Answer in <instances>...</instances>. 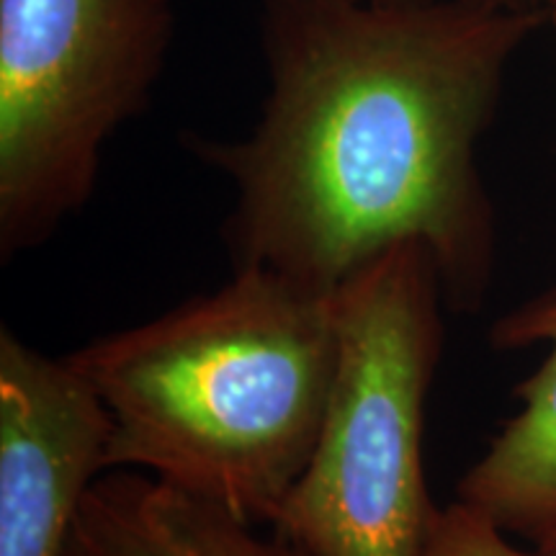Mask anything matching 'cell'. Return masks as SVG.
Here are the masks:
<instances>
[{
    "label": "cell",
    "mask_w": 556,
    "mask_h": 556,
    "mask_svg": "<svg viewBox=\"0 0 556 556\" xmlns=\"http://www.w3.org/2000/svg\"><path fill=\"white\" fill-rule=\"evenodd\" d=\"M539 21L492 0H261L258 122L240 139L186 137L235 189V268L332 294L417 242L467 299L490 242L477 139Z\"/></svg>",
    "instance_id": "6da1fadb"
},
{
    "label": "cell",
    "mask_w": 556,
    "mask_h": 556,
    "mask_svg": "<svg viewBox=\"0 0 556 556\" xmlns=\"http://www.w3.org/2000/svg\"><path fill=\"white\" fill-rule=\"evenodd\" d=\"M338 348L336 291L235 268L217 291L67 358L111 415L106 471H144L258 526L309 464Z\"/></svg>",
    "instance_id": "7a4b0ae2"
},
{
    "label": "cell",
    "mask_w": 556,
    "mask_h": 556,
    "mask_svg": "<svg viewBox=\"0 0 556 556\" xmlns=\"http://www.w3.org/2000/svg\"><path fill=\"white\" fill-rule=\"evenodd\" d=\"M438 266L417 242L387 250L336 291L338 368L317 446L276 510L312 556H428L438 513L422 467L441 345Z\"/></svg>",
    "instance_id": "3957f363"
},
{
    "label": "cell",
    "mask_w": 556,
    "mask_h": 556,
    "mask_svg": "<svg viewBox=\"0 0 556 556\" xmlns=\"http://www.w3.org/2000/svg\"><path fill=\"white\" fill-rule=\"evenodd\" d=\"M176 0H0V258L93 197L103 148L150 103Z\"/></svg>",
    "instance_id": "277c9868"
},
{
    "label": "cell",
    "mask_w": 556,
    "mask_h": 556,
    "mask_svg": "<svg viewBox=\"0 0 556 556\" xmlns=\"http://www.w3.org/2000/svg\"><path fill=\"white\" fill-rule=\"evenodd\" d=\"M111 415L70 364L0 330V556H62L106 475Z\"/></svg>",
    "instance_id": "5b68a950"
},
{
    "label": "cell",
    "mask_w": 556,
    "mask_h": 556,
    "mask_svg": "<svg viewBox=\"0 0 556 556\" xmlns=\"http://www.w3.org/2000/svg\"><path fill=\"white\" fill-rule=\"evenodd\" d=\"M62 556H312L281 533L261 536L255 523L144 471L99 477L83 500Z\"/></svg>",
    "instance_id": "8992f818"
},
{
    "label": "cell",
    "mask_w": 556,
    "mask_h": 556,
    "mask_svg": "<svg viewBox=\"0 0 556 556\" xmlns=\"http://www.w3.org/2000/svg\"><path fill=\"white\" fill-rule=\"evenodd\" d=\"M505 343L548 340L544 366L523 387V409L464 477L462 503L503 528L556 531V296L503 325Z\"/></svg>",
    "instance_id": "52a82bcc"
},
{
    "label": "cell",
    "mask_w": 556,
    "mask_h": 556,
    "mask_svg": "<svg viewBox=\"0 0 556 556\" xmlns=\"http://www.w3.org/2000/svg\"><path fill=\"white\" fill-rule=\"evenodd\" d=\"M428 556H528L505 541L503 528L462 503L438 513Z\"/></svg>",
    "instance_id": "ba28073f"
},
{
    "label": "cell",
    "mask_w": 556,
    "mask_h": 556,
    "mask_svg": "<svg viewBox=\"0 0 556 556\" xmlns=\"http://www.w3.org/2000/svg\"><path fill=\"white\" fill-rule=\"evenodd\" d=\"M541 556H556V531L544 536V544H541Z\"/></svg>",
    "instance_id": "9c48e42d"
},
{
    "label": "cell",
    "mask_w": 556,
    "mask_h": 556,
    "mask_svg": "<svg viewBox=\"0 0 556 556\" xmlns=\"http://www.w3.org/2000/svg\"><path fill=\"white\" fill-rule=\"evenodd\" d=\"M497 3L516 5V9H536V5H533V0H497Z\"/></svg>",
    "instance_id": "30bf717a"
},
{
    "label": "cell",
    "mask_w": 556,
    "mask_h": 556,
    "mask_svg": "<svg viewBox=\"0 0 556 556\" xmlns=\"http://www.w3.org/2000/svg\"><path fill=\"white\" fill-rule=\"evenodd\" d=\"M544 9L548 13V21L556 26V0H544Z\"/></svg>",
    "instance_id": "8fae6325"
},
{
    "label": "cell",
    "mask_w": 556,
    "mask_h": 556,
    "mask_svg": "<svg viewBox=\"0 0 556 556\" xmlns=\"http://www.w3.org/2000/svg\"><path fill=\"white\" fill-rule=\"evenodd\" d=\"M492 3H497V0H492Z\"/></svg>",
    "instance_id": "7c38bea8"
}]
</instances>
